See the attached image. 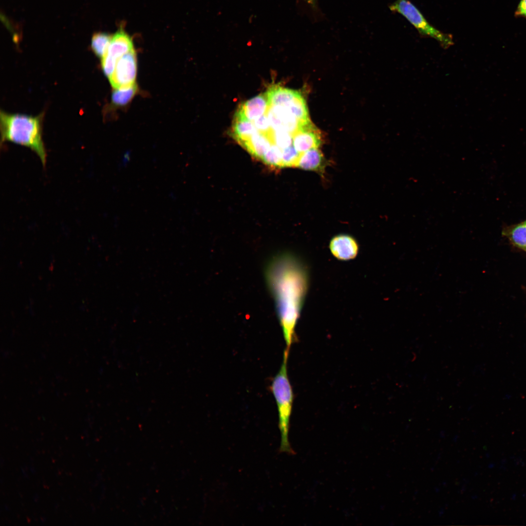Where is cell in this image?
Returning <instances> with one entry per match:
<instances>
[{
    "label": "cell",
    "instance_id": "cell-1",
    "mask_svg": "<svg viewBox=\"0 0 526 526\" xmlns=\"http://www.w3.org/2000/svg\"><path fill=\"white\" fill-rule=\"evenodd\" d=\"M265 278L273 297L286 348L296 341L295 328L300 318L309 282L305 263L288 252L277 254L268 262Z\"/></svg>",
    "mask_w": 526,
    "mask_h": 526
},
{
    "label": "cell",
    "instance_id": "cell-2",
    "mask_svg": "<svg viewBox=\"0 0 526 526\" xmlns=\"http://www.w3.org/2000/svg\"><path fill=\"white\" fill-rule=\"evenodd\" d=\"M0 120L1 141L11 142L30 149L45 166L47 153L42 139L41 116L1 111Z\"/></svg>",
    "mask_w": 526,
    "mask_h": 526
},
{
    "label": "cell",
    "instance_id": "cell-3",
    "mask_svg": "<svg viewBox=\"0 0 526 526\" xmlns=\"http://www.w3.org/2000/svg\"><path fill=\"white\" fill-rule=\"evenodd\" d=\"M289 352L284 351L280 369L274 377L270 386L278 412L279 428L281 433L280 451L293 454L289 442L290 419L292 410L294 394L287 375V363Z\"/></svg>",
    "mask_w": 526,
    "mask_h": 526
},
{
    "label": "cell",
    "instance_id": "cell-4",
    "mask_svg": "<svg viewBox=\"0 0 526 526\" xmlns=\"http://www.w3.org/2000/svg\"><path fill=\"white\" fill-rule=\"evenodd\" d=\"M389 8L404 17L421 35L435 39L444 49H448L453 44L452 36L432 26L410 0H396L390 5Z\"/></svg>",
    "mask_w": 526,
    "mask_h": 526
},
{
    "label": "cell",
    "instance_id": "cell-5",
    "mask_svg": "<svg viewBox=\"0 0 526 526\" xmlns=\"http://www.w3.org/2000/svg\"><path fill=\"white\" fill-rule=\"evenodd\" d=\"M133 49L132 38L123 30L120 29L113 35L107 53L101 58L102 70L108 78L113 74L118 60Z\"/></svg>",
    "mask_w": 526,
    "mask_h": 526
},
{
    "label": "cell",
    "instance_id": "cell-6",
    "mask_svg": "<svg viewBox=\"0 0 526 526\" xmlns=\"http://www.w3.org/2000/svg\"><path fill=\"white\" fill-rule=\"evenodd\" d=\"M136 53L133 49L118 60L109 81L114 89L128 88L136 84Z\"/></svg>",
    "mask_w": 526,
    "mask_h": 526
},
{
    "label": "cell",
    "instance_id": "cell-7",
    "mask_svg": "<svg viewBox=\"0 0 526 526\" xmlns=\"http://www.w3.org/2000/svg\"><path fill=\"white\" fill-rule=\"evenodd\" d=\"M292 137L293 145L300 153L319 148L323 143L322 132L310 120L302 123Z\"/></svg>",
    "mask_w": 526,
    "mask_h": 526
},
{
    "label": "cell",
    "instance_id": "cell-8",
    "mask_svg": "<svg viewBox=\"0 0 526 526\" xmlns=\"http://www.w3.org/2000/svg\"><path fill=\"white\" fill-rule=\"evenodd\" d=\"M271 129L287 132L293 135L303 123H301L283 106L270 105L266 113Z\"/></svg>",
    "mask_w": 526,
    "mask_h": 526
},
{
    "label": "cell",
    "instance_id": "cell-9",
    "mask_svg": "<svg viewBox=\"0 0 526 526\" xmlns=\"http://www.w3.org/2000/svg\"><path fill=\"white\" fill-rule=\"evenodd\" d=\"M269 106L265 94H259L240 104L234 118L253 121L265 114Z\"/></svg>",
    "mask_w": 526,
    "mask_h": 526
},
{
    "label": "cell",
    "instance_id": "cell-10",
    "mask_svg": "<svg viewBox=\"0 0 526 526\" xmlns=\"http://www.w3.org/2000/svg\"><path fill=\"white\" fill-rule=\"evenodd\" d=\"M329 249L332 255L340 261L353 259L357 255L359 246L356 240L346 234H339L330 241Z\"/></svg>",
    "mask_w": 526,
    "mask_h": 526
},
{
    "label": "cell",
    "instance_id": "cell-11",
    "mask_svg": "<svg viewBox=\"0 0 526 526\" xmlns=\"http://www.w3.org/2000/svg\"><path fill=\"white\" fill-rule=\"evenodd\" d=\"M327 164L320 150L315 148L301 153L297 167L322 174Z\"/></svg>",
    "mask_w": 526,
    "mask_h": 526
},
{
    "label": "cell",
    "instance_id": "cell-12",
    "mask_svg": "<svg viewBox=\"0 0 526 526\" xmlns=\"http://www.w3.org/2000/svg\"><path fill=\"white\" fill-rule=\"evenodd\" d=\"M272 143L270 132L265 134L258 132L240 144L252 155L262 159Z\"/></svg>",
    "mask_w": 526,
    "mask_h": 526
},
{
    "label": "cell",
    "instance_id": "cell-13",
    "mask_svg": "<svg viewBox=\"0 0 526 526\" xmlns=\"http://www.w3.org/2000/svg\"><path fill=\"white\" fill-rule=\"evenodd\" d=\"M299 92L279 85H273L265 93L269 106H284L291 101Z\"/></svg>",
    "mask_w": 526,
    "mask_h": 526
},
{
    "label": "cell",
    "instance_id": "cell-14",
    "mask_svg": "<svg viewBox=\"0 0 526 526\" xmlns=\"http://www.w3.org/2000/svg\"><path fill=\"white\" fill-rule=\"evenodd\" d=\"M258 132H259L252 121L234 118L232 126V135L239 144L247 140Z\"/></svg>",
    "mask_w": 526,
    "mask_h": 526
},
{
    "label": "cell",
    "instance_id": "cell-15",
    "mask_svg": "<svg viewBox=\"0 0 526 526\" xmlns=\"http://www.w3.org/2000/svg\"><path fill=\"white\" fill-rule=\"evenodd\" d=\"M503 233L515 245L526 250V220L506 227Z\"/></svg>",
    "mask_w": 526,
    "mask_h": 526
},
{
    "label": "cell",
    "instance_id": "cell-16",
    "mask_svg": "<svg viewBox=\"0 0 526 526\" xmlns=\"http://www.w3.org/2000/svg\"><path fill=\"white\" fill-rule=\"evenodd\" d=\"M138 91L136 84L124 88L114 89L112 95V102L116 107H123L132 101Z\"/></svg>",
    "mask_w": 526,
    "mask_h": 526
},
{
    "label": "cell",
    "instance_id": "cell-17",
    "mask_svg": "<svg viewBox=\"0 0 526 526\" xmlns=\"http://www.w3.org/2000/svg\"><path fill=\"white\" fill-rule=\"evenodd\" d=\"M112 36L105 33H97L94 34L91 41V47L94 54L99 57L102 58L108 49L111 43Z\"/></svg>",
    "mask_w": 526,
    "mask_h": 526
},
{
    "label": "cell",
    "instance_id": "cell-18",
    "mask_svg": "<svg viewBox=\"0 0 526 526\" xmlns=\"http://www.w3.org/2000/svg\"><path fill=\"white\" fill-rule=\"evenodd\" d=\"M262 160L269 166L282 168V149L272 143Z\"/></svg>",
    "mask_w": 526,
    "mask_h": 526
},
{
    "label": "cell",
    "instance_id": "cell-19",
    "mask_svg": "<svg viewBox=\"0 0 526 526\" xmlns=\"http://www.w3.org/2000/svg\"><path fill=\"white\" fill-rule=\"evenodd\" d=\"M270 136L273 143L282 150L293 145L292 135L287 132L271 130Z\"/></svg>",
    "mask_w": 526,
    "mask_h": 526
},
{
    "label": "cell",
    "instance_id": "cell-20",
    "mask_svg": "<svg viewBox=\"0 0 526 526\" xmlns=\"http://www.w3.org/2000/svg\"><path fill=\"white\" fill-rule=\"evenodd\" d=\"M301 153L293 145L282 149V167H297Z\"/></svg>",
    "mask_w": 526,
    "mask_h": 526
},
{
    "label": "cell",
    "instance_id": "cell-21",
    "mask_svg": "<svg viewBox=\"0 0 526 526\" xmlns=\"http://www.w3.org/2000/svg\"><path fill=\"white\" fill-rule=\"evenodd\" d=\"M260 132L268 133L271 131L270 124L267 114H264L252 121Z\"/></svg>",
    "mask_w": 526,
    "mask_h": 526
},
{
    "label": "cell",
    "instance_id": "cell-22",
    "mask_svg": "<svg viewBox=\"0 0 526 526\" xmlns=\"http://www.w3.org/2000/svg\"><path fill=\"white\" fill-rule=\"evenodd\" d=\"M514 15L526 19V0H521L515 10Z\"/></svg>",
    "mask_w": 526,
    "mask_h": 526
},
{
    "label": "cell",
    "instance_id": "cell-23",
    "mask_svg": "<svg viewBox=\"0 0 526 526\" xmlns=\"http://www.w3.org/2000/svg\"><path fill=\"white\" fill-rule=\"evenodd\" d=\"M309 4L313 5L315 4L316 0H305Z\"/></svg>",
    "mask_w": 526,
    "mask_h": 526
},
{
    "label": "cell",
    "instance_id": "cell-24",
    "mask_svg": "<svg viewBox=\"0 0 526 526\" xmlns=\"http://www.w3.org/2000/svg\"></svg>",
    "mask_w": 526,
    "mask_h": 526
}]
</instances>
